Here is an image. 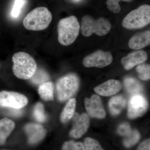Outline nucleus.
I'll list each match as a JSON object with an SVG mask.
<instances>
[{
  "instance_id": "obj_10",
  "label": "nucleus",
  "mask_w": 150,
  "mask_h": 150,
  "mask_svg": "<svg viewBox=\"0 0 150 150\" xmlns=\"http://www.w3.org/2000/svg\"><path fill=\"white\" fill-rule=\"evenodd\" d=\"M73 128L70 132V136L76 139L80 138L88 129L90 119L86 113L79 115L77 113L73 115Z\"/></svg>"
},
{
  "instance_id": "obj_21",
  "label": "nucleus",
  "mask_w": 150,
  "mask_h": 150,
  "mask_svg": "<svg viewBox=\"0 0 150 150\" xmlns=\"http://www.w3.org/2000/svg\"><path fill=\"white\" fill-rule=\"evenodd\" d=\"M30 79L33 83L40 85L48 81L49 77L47 73L44 70L37 69L35 74Z\"/></svg>"
},
{
  "instance_id": "obj_26",
  "label": "nucleus",
  "mask_w": 150,
  "mask_h": 150,
  "mask_svg": "<svg viewBox=\"0 0 150 150\" xmlns=\"http://www.w3.org/2000/svg\"><path fill=\"white\" fill-rule=\"evenodd\" d=\"M62 149L63 150H85L84 145L83 143L73 141L65 142Z\"/></svg>"
},
{
  "instance_id": "obj_20",
  "label": "nucleus",
  "mask_w": 150,
  "mask_h": 150,
  "mask_svg": "<svg viewBox=\"0 0 150 150\" xmlns=\"http://www.w3.org/2000/svg\"><path fill=\"white\" fill-rule=\"evenodd\" d=\"M76 100L74 98L69 100L61 115V120L63 123H67L72 118L74 114L76 108Z\"/></svg>"
},
{
  "instance_id": "obj_17",
  "label": "nucleus",
  "mask_w": 150,
  "mask_h": 150,
  "mask_svg": "<svg viewBox=\"0 0 150 150\" xmlns=\"http://www.w3.org/2000/svg\"><path fill=\"white\" fill-rule=\"evenodd\" d=\"M108 105L111 114L112 115H117L126 107V100L123 96H117L111 98Z\"/></svg>"
},
{
  "instance_id": "obj_8",
  "label": "nucleus",
  "mask_w": 150,
  "mask_h": 150,
  "mask_svg": "<svg viewBox=\"0 0 150 150\" xmlns=\"http://www.w3.org/2000/svg\"><path fill=\"white\" fill-rule=\"evenodd\" d=\"M112 59V55L110 52L98 50L85 57L83 64L87 68H102L110 64Z\"/></svg>"
},
{
  "instance_id": "obj_4",
  "label": "nucleus",
  "mask_w": 150,
  "mask_h": 150,
  "mask_svg": "<svg viewBox=\"0 0 150 150\" xmlns=\"http://www.w3.org/2000/svg\"><path fill=\"white\" fill-rule=\"evenodd\" d=\"M81 32L85 37L95 33L99 36L106 35L111 28V24L107 19L101 17L95 20L88 15L82 18L81 23Z\"/></svg>"
},
{
  "instance_id": "obj_19",
  "label": "nucleus",
  "mask_w": 150,
  "mask_h": 150,
  "mask_svg": "<svg viewBox=\"0 0 150 150\" xmlns=\"http://www.w3.org/2000/svg\"><path fill=\"white\" fill-rule=\"evenodd\" d=\"M124 84L127 92L132 94H138L143 90L142 85L139 81L134 78H126L124 81Z\"/></svg>"
},
{
  "instance_id": "obj_14",
  "label": "nucleus",
  "mask_w": 150,
  "mask_h": 150,
  "mask_svg": "<svg viewBox=\"0 0 150 150\" xmlns=\"http://www.w3.org/2000/svg\"><path fill=\"white\" fill-rule=\"evenodd\" d=\"M121 87L120 81L110 79L97 86L94 88V91L102 96H110L118 93Z\"/></svg>"
},
{
  "instance_id": "obj_22",
  "label": "nucleus",
  "mask_w": 150,
  "mask_h": 150,
  "mask_svg": "<svg viewBox=\"0 0 150 150\" xmlns=\"http://www.w3.org/2000/svg\"><path fill=\"white\" fill-rule=\"evenodd\" d=\"M140 135L137 130L131 131V133L126 136L123 141L124 146L127 148L131 147L137 144L140 139Z\"/></svg>"
},
{
  "instance_id": "obj_27",
  "label": "nucleus",
  "mask_w": 150,
  "mask_h": 150,
  "mask_svg": "<svg viewBox=\"0 0 150 150\" xmlns=\"http://www.w3.org/2000/svg\"><path fill=\"white\" fill-rule=\"evenodd\" d=\"M85 150H104L96 140L87 138L85 140Z\"/></svg>"
},
{
  "instance_id": "obj_6",
  "label": "nucleus",
  "mask_w": 150,
  "mask_h": 150,
  "mask_svg": "<svg viewBox=\"0 0 150 150\" xmlns=\"http://www.w3.org/2000/svg\"><path fill=\"white\" fill-rule=\"evenodd\" d=\"M79 80L74 74H68L60 78L56 84L57 97L60 101L70 99L78 91Z\"/></svg>"
},
{
  "instance_id": "obj_9",
  "label": "nucleus",
  "mask_w": 150,
  "mask_h": 150,
  "mask_svg": "<svg viewBox=\"0 0 150 150\" xmlns=\"http://www.w3.org/2000/svg\"><path fill=\"white\" fill-rule=\"evenodd\" d=\"M148 104L146 98L141 94L134 95L129 101L127 115L131 119L143 115L147 110Z\"/></svg>"
},
{
  "instance_id": "obj_13",
  "label": "nucleus",
  "mask_w": 150,
  "mask_h": 150,
  "mask_svg": "<svg viewBox=\"0 0 150 150\" xmlns=\"http://www.w3.org/2000/svg\"><path fill=\"white\" fill-rule=\"evenodd\" d=\"M28 137V142L31 144H37L46 136V131L43 126L37 123H29L25 127Z\"/></svg>"
},
{
  "instance_id": "obj_25",
  "label": "nucleus",
  "mask_w": 150,
  "mask_h": 150,
  "mask_svg": "<svg viewBox=\"0 0 150 150\" xmlns=\"http://www.w3.org/2000/svg\"><path fill=\"white\" fill-rule=\"evenodd\" d=\"M121 1L131 2L134 0H107L106 4L108 8L113 13H118L121 10V7L119 4V1Z\"/></svg>"
},
{
  "instance_id": "obj_24",
  "label": "nucleus",
  "mask_w": 150,
  "mask_h": 150,
  "mask_svg": "<svg viewBox=\"0 0 150 150\" xmlns=\"http://www.w3.org/2000/svg\"><path fill=\"white\" fill-rule=\"evenodd\" d=\"M33 113L34 118L38 122H43L46 121V115L42 103H38L35 104Z\"/></svg>"
},
{
  "instance_id": "obj_18",
  "label": "nucleus",
  "mask_w": 150,
  "mask_h": 150,
  "mask_svg": "<svg viewBox=\"0 0 150 150\" xmlns=\"http://www.w3.org/2000/svg\"><path fill=\"white\" fill-rule=\"evenodd\" d=\"M54 84L52 82L48 81L40 85L38 92L41 98L45 101L54 99Z\"/></svg>"
},
{
  "instance_id": "obj_23",
  "label": "nucleus",
  "mask_w": 150,
  "mask_h": 150,
  "mask_svg": "<svg viewBox=\"0 0 150 150\" xmlns=\"http://www.w3.org/2000/svg\"><path fill=\"white\" fill-rule=\"evenodd\" d=\"M137 71L139 78L142 80L146 81L150 78V65L146 64H141L137 67Z\"/></svg>"
},
{
  "instance_id": "obj_5",
  "label": "nucleus",
  "mask_w": 150,
  "mask_h": 150,
  "mask_svg": "<svg viewBox=\"0 0 150 150\" xmlns=\"http://www.w3.org/2000/svg\"><path fill=\"white\" fill-rule=\"evenodd\" d=\"M150 6L144 5L131 11L122 21L123 27L127 29H138L149 24Z\"/></svg>"
},
{
  "instance_id": "obj_1",
  "label": "nucleus",
  "mask_w": 150,
  "mask_h": 150,
  "mask_svg": "<svg viewBox=\"0 0 150 150\" xmlns=\"http://www.w3.org/2000/svg\"><path fill=\"white\" fill-rule=\"evenodd\" d=\"M12 60L13 72L18 79H28L37 70V64L35 59L26 52H17L13 54Z\"/></svg>"
},
{
  "instance_id": "obj_12",
  "label": "nucleus",
  "mask_w": 150,
  "mask_h": 150,
  "mask_svg": "<svg viewBox=\"0 0 150 150\" xmlns=\"http://www.w3.org/2000/svg\"><path fill=\"white\" fill-rule=\"evenodd\" d=\"M148 55L144 51H134L121 59V64L126 70H130L137 65L141 64L146 61Z\"/></svg>"
},
{
  "instance_id": "obj_2",
  "label": "nucleus",
  "mask_w": 150,
  "mask_h": 150,
  "mask_svg": "<svg viewBox=\"0 0 150 150\" xmlns=\"http://www.w3.org/2000/svg\"><path fill=\"white\" fill-rule=\"evenodd\" d=\"M52 19V15L47 8L39 7L30 12L23 19L25 28L32 31H40L48 27Z\"/></svg>"
},
{
  "instance_id": "obj_15",
  "label": "nucleus",
  "mask_w": 150,
  "mask_h": 150,
  "mask_svg": "<svg viewBox=\"0 0 150 150\" xmlns=\"http://www.w3.org/2000/svg\"><path fill=\"white\" fill-rule=\"evenodd\" d=\"M150 43V31L146 30L131 37L129 42V48L139 50L149 46Z\"/></svg>"
},
{
  "instance_id": "obj_16",
  "label": "nucleus",
  "mask_w": 150,
  "mask_h": 150,
  "mask_svg": "<svg viewBox=\"0 0 150 150\" xmlns=\"http://www.w3.org/2000/svg\"><path fill=\"white\" fill-rule=\"evenodd\" d=\"M15 126L13 121L8 118H5L0 120V145L5 144Z\"/></svg>"
},
{
  "instance_id": "obj_3",
  "label": "nucleus",
  "mask_w": 150,
  "mask_h": 150,
  "mask_svg": "<svg viewBox=\"0 0 150 150\" xmlns=\"http://www.w3.org/2000/svg\"><path fill=\"white\" fill-rule=\"evenodd\" d=\"M80 30L79 23L76 16H72L62 19L58 25V41L63 46L72 44L78 37Z\"/></svg>"
},
{
  "instance_id": "obj_28",
  "label": "nucleus",
  "mask_w": 150,
  "mask_h": 150,
  "mask_svg": "<svg viewBox=\"0 0 150 150\" xmlns=\"http://www.w3.org/2000/svg\"><path fill=\"white\" fill-rule=\"evenodd\" d=\"M25 3V0H16L11 11L12 16L14 18L18 17Z\"/></svg>"
},
{
  "instance_id": "obj_29",
  "label": "nucleus",
  "mask_w": 150,
  "mask_h": 150,
  "mask_svg": "<svg viewBox=\"0 0 150 150\" xmlns=\"http://www.w3.org/2000/svg\"><path fill=\"white\" fill-rule=\"evenodd\" d=\"M131 126L128 123H125L121 124L118 129V132L119 135L122 136H127L131 133Z\"/></svg>"
},
{
  "instance_id": "obj_30",
  "label": "nucleus",
  "mask_w": 150,
  "mask_h": 150,
  "mask_svg": "<svg viewBox=\"0 0 150 150\" xmlns=\"http://www.w3.org/2000/svg\"><path fill=\"white\" fill-rule=\"evenodd\" d=\"M23 111L21 109L10 108L9 110L8 113L10 115L14 117H19L23 114Z\"/></svg>"
},
{
  "instance_id": "obj_11",
  "label": "nucleus",
  "mask_w": 150,
  "mask_h": 150,
  "mask_svg": "<svg viewBox=\"0 0 150 150\" xmlns=\"http://www.w3.org/2000/svg\"><path fill=\"white\" fill-rule=\"evenodd\" d=\"M85 105L87 112L93 118H104L105 112L100 97L93 95L91 98H86L84 100Z\"/></svg>"
},
{
  "instance_id": "obj_7",
  "label": "nucleus",
  "mask_w": 150,
  "mask_h": 150,
  "mask_svg": "<svg viewBox=\"0 0 150 150\" xmlns=\"http://www.w3.org/2000/svg\"><path fill=\"white\" fill-rule=\"evenodd\" d=\"M28 100L23 95L15 92H0V106L21 109L27 104Z\"/></svg>"
},
{
  "instance_id": "obj_31",
  "label": "nucleus",
  "mask_w": 150,
  "mask_h": 150,
  "mask_svg": "<svg viewBox=\"0 0 150 150\" xmlns=\"http://www.w3.org/2000/svg\"><path fill=\"white\" fill-rule=\"evenodd\" d=\"M137 150H150V139L145 140L142 142Z\"/></svg>"
}]
</instances>
